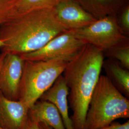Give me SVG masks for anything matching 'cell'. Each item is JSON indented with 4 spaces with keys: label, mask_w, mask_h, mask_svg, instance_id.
<instances>
[{
    "label": "cell",
    "mask_w": 129,
    "mask_h": 129,
    "mask_svg": "<svg viewBox=\"0 0 129 129\" xmlns=\"http://www.w3.org/2000/svg\"><path fill=\"white\" fill-rule=\"evenodd\" d=\"M66 31L54 8L14 14L0 24L2 52L21 55L36 51Z\"/></svg>",
    "instance_id": "cell-1"
},
{
    "label": "cell",
    "mask_w": 129,
    "mask_h": 129,
    "mask_svg": "<svg viewBox=\"0 0 129 129\" xmlns=\"http://www.w3.org/2000/svg\"><path fill=\"white\" fill-rule=\"evenodd\" d=\"M103 63V51L86 44L69 61L62 74L69 88V105L74 129H85L89 103Z\"/></svg>",
    "instance_id": "cell-2"
},
{
    "label": "cell",
    "mask_w": 129,
    "mask_h": 129,
    "mask_svg": "<svg viewBox=\"0 0 129 129\" xmlns=\"http://www.w3.org/2000/svg\"><path fill=\"white\" fill-rule=\"evenodd\" d=\"M129 118V99L106 76L101 75L89 103L85 129H99L117 119Z\"/></svg>",
    "instance_id": "cell-3"
},
{
    "label": "cell",
    "mask_w": 129,
    "mask_h": 129,
    "mask_svg": "<svg viewBox=\"0 0 129 129\" xmlns=\"http://www.w3.org/2000/svg\"><path fill=\"white\" fill-rule=\"evenodd\" d=\"M70 60L62 58L24 60L18 101L31 108L63 74Z\"/></svg>",
    "instance_id": "cell-4"
},
{
    "label": "cell",
    "mask_w": 129,
    "mask_h": 129,
    "mask_svg": "<svg viewBox=\"0 0 129 129\" xmlns=\"http://www.w3.org/2000/svg\"><path fill=\"white\" fill-rule=\"evenodd\" d=\"M68 31L86 44L103 52L129 44L128 37L120 26L117 15L97 19L86 27Z\"/></svg>",
    "instance_id": "cell-5"
},
{
    "label": "cell",
    "mask_w": 129,
    "mask_h": 129,
    "mask_svg": "<svg viewBox=\"0 0 129 129\" xmlns=\"http://www.w3.org/2000/svg\"><path fill=\"white\" fill-rule=\"evenodd\" d=\"M86 44L67 30L52 39L40 49L20 55L24 60H48L58 58L71 60Z\"/></svg>",
    "instance_id": "cell-6"
},
{
    "label": "cell",
    "mask_w": 129,
    "mask_h": 129,
    "mask_svg": "<svg viewBox=\"0 0 129 129\" xmlns=\"http://www.w3.org/2000/svg\"><path fill=\"white\" fill-rule=\"evenodd\" d=\"M4 53L0 68V91L8 99L18 101L24 60L19 54Z\"/></svg>",
    "instance_id": "cell-7"
},
{
    "label": "cell",
    "mask_w": 129,
    "mask_h": 129,
    "mask_svg": "<svg viewBox=\"0 0 129 129\" xmlns=\"http://www.w3.org/2000/svg\"><path fill=\"white\" fill-rule=\"evenodd\" d=\"M54 10L57 18L67 30L86 27L97 19L76 0H64L57 5Z\"/></svg>",
    "instance_id": "cell-8"
},
{
    "label": "cell",
    "mask_w": 129,
    "mask_h": 129,
    "mask_svg": "<svg viewBox=\"0 0 129 129\" xmlns=\"http://www.w3.org/2000/svg\"><path fill=\"white\" fill-rule=\"evenodd\" d=\"M29 108L20 101L5 97L0 91V128L22 129L28 117Z\"/></svg>",
    "instance_id": "cell-9"
},
{
    "label": "cell",
    "mask_w": 129,
    "mask_h": 129,
    "mask_svg": "<svg viewBox=\"0 0 129 129\" xmlns=\"http://www.w3.org/2000/svg\"><path fill=\"white\" fill-rule=\"evenodd\" d=\"M69 88L62 74L55 80L51 87L42 95L39 100L54 104L60 113L66 129H74L69 112Z\"/></svg>",
    "instance_id": "cell-10"
},
{
    "label": "cell",
    "mask_w": 129,
    "mask_h": 129,
    "mask_svg": "<svg viewBox=\"0 0 129 129\" xmlns=\"http://www.w3.org/2000/svg\"><path fill=\"white\" fill-rule=\"evenodd\" d=\"M28 116L37 124L43 122L53 129H66L59 111L51 102L38 100L29 109Z\"/></svg>",
    "instance_id": "cell-11"
},
{
    "label": "cell",
    "mask_w": 129,
    "mask_h": 129,
    "mask_svg": "<svg viewBox=\"0 0 129 129\" xmlns=\"http://www.w3.org/2000/svg\"><path fill=\"white\" fill-rule=\"evenodd\" d=\"M84 9L96 19L117 15L128 0H76Z\"/></svg>",
    "instance_id": "cell-12"
},
{
    "label": "cell",
    "mask_w": 129,
    "mask_h": 129,
    "mask_svg": "<svg viewBox=\"0 0 129 129\" xmlns=\"http://www.w3.org/2000/svg\"><path fill=\"white\" fill-rule=\"evenodd\" d=\"M105 68L107 77L123 95L129 98V70L114 62L106 63Z\"/></svg>",
    "instance_id": "cell-13"
},
{
    "label": "cell",
    "mask_w": 129,
    "mask_h": 129,
    "mask_svg": "<svg viewBox=\"0 0 129 129\" xmlns=\"http://www.w3.org/2000/svg\"><path fill=\"white\" fill-rule=\"evenodd\" d=\"M64 0H19L15 6V14L36 10L54 8Z\"/></svg>",
    "instance_id": "cell-14"
},
{
    "label": "cell",
    "mask_w": 129,
    "mask_h": 129,
    "mask_svg": "<svg viewBox=\"0 0 129 129\" xmlns=\"http://www.w3.org/2000/svg\"><path fill=\"white\" fill-rule=\"evenodd\" d=\"M19 0H0V24L8 20L15 14Z\"/></svg>",
    "instance_id": "cell-15"
},
{
    "label": "cell",
    "mask_w": 129,
    "mask_h": 129,
    "mask_svg": "<svg viewBox=\"0 0 129 129\" xmlns=\"http://www.w3.org/2000/svg\"><path fill=\"white\" fill-rule=\"evenodd\" d=\"M111 55L118 60L123 68L129 69V44L111 49Z\"/></svg>",
    "instance_id": "cell-16"
},
{
    "label": "cell",
    "mask_w": 129,
    "mask_h": 129,
    "mask_svg": "<svg viewBox=\"0 0 129 129\" xmlns=\"http://www.w3.org/2000/svg\"><path fill=\"white\" fill-rule=\"evenodd\" d=\"M121 15L119 23L120 26L126 33L129 32V5H127L120 12Z\"/></svg>",
    "instance_id": "cell-17"
},
{
    "label": "cell",
    "mask_w": 129,
    "mask_h": 129,
    "mask_svg": "<svg viewBox=\"0 0 129 129\" xmlns=\"http://www.w3.org/2000/svg\"><path fill=\"white\" fill-rule=\"evenodd\" d=\"M99 129H129V120H128L123 123L113 121L111 124Z\"/></svg>",
    "instance_id": "cell-18"
},
{
    "label": "cell",
    "mask_w": 129,
    "mask_h": 129,
    "mask_svg": "<svg viewBox=\"0 0 129 129\" xmlns=\"http://www.w3.org/2000/svg\"><path fill=\"white\" fill-rule=\"evenodd\" d=\"M22 129H40V128L37 123L31 121L28 117Z\"/></svg>",
    "instance_id": "cell-19"
},
{
    "label": "cell",
    "mask_w": 129,
    "mask_h": 129,
    "mask_svg": "<svg viewBox=\"0 0 129 129\" xmlns=\"http://www.w3.org/2000/svg\"><path fill=\"white\" fill-rule=\"evenodd\" d=\"M38 125L40 129H53L51 127L48 126L47 125L43 122L39 123Z\"/></svg>",
    "instance_id": "cell-20"
},
{
    "label": "cell",
    "mask_w": 129,
    "mask_h": 129,
    "mask_svg": "<svg viewBox=\"0 0 129 129\" xmlns=\"http://www.w3.org/2000/svg\"><path fill=\"white\" fill-rule=\"evenodd\" d=\"M4 56H5V53L4 52H2V53L0 55V68H1V65H2V64Z\"/></svg>",
    "instance_id": "cell-21"
},
{
    "label": "cell",
    "mask_w": 129,
    "mask_h": 129,
    "mask_svg": "<svg viewBox=\"0 0 129 129\" xmlns=\"http://www.w3.org/2000/svg\"><path fill=\"white\" fill-rule=\"evenodd\" d=\"M4 46H5L4 43L0 39V49L1 48L2 49Z\"/></svg>",
    "instance_id": "cell-22"
},
{
    "label": "cell",
    "mask_w": 129,
    "mask_h": 129,
    "mask_svg": "<svg viewBox=\"0 0 129 129\" xmlns=\"http://www.w3.org/2000/svg\"><path fill=\"white\" fill-rule=\"evenodd\" d=\"M0 129H2V128H0Z\"/></svg>",
    "instance_id": "cell-23"
}]
</instances>
